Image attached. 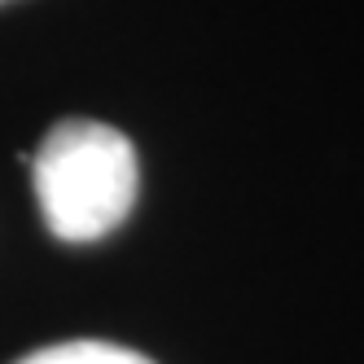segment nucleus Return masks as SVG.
<instances>
[{
	"label": "nucleus",
	"mask_w": 364,
	"mask_h": 364,
	"mask_svg": "<svg viewBox=\"0 0 364 364\" xmlns=\"http://www.w3.org/2000/svg\"><path fill=\"white\" fill-rule=\"evenodd\" d=\"M18 364H154L141 351H127L114 343H92V338H80V343H58V347H44L22 355Z\"/></svg>",
	"instance_id": "nucleus-2"
},
{
	"label": "nucleus",
	"mask_w": 364,
	"mask_h": 364,
	"mask_svg": "<svg viewBox=\"0 0 364 364\" xmlns=\"http://www.w3.org/2000/svg\"><path fill=\"white\" fill-rule=\"evenodd\" d=\"M36 202L48 232L70 246L101 242L136 206V149L119 127L97 119H66L31 159Z\"/></svg>",
	"instance_id": "nucleus-1"
}]
</instances>
